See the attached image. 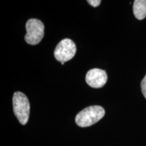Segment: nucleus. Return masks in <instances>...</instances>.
<instances>
[{
  "label": "nucleus",
  "mask_w": 146,
  "mask_h": 146,
  "mask_svg": "<svg viewBox=\"0 0 146 146\" xmlns=\"http://www.w3.org/2000/svg\"><path fill=\"white\" fill-rule=\"evenodd\" d=\"M27 34L25 41L29 44L34 45L40 43L44 36V25L38 19L29 20L26 25Z\"/></svg>",
  "instance_id": "3"
},
{
  "label": "nucleus",
  "mask_w": 146,
  "mask_h": 146,
  "mask_svg": "<svg viewBox=\"0 0 146 146\" xmlns=\"http://www.w3.org/2000/svg\"><path fill=\"white\" fill-rule=\"evenodd\" d=\"M133 13L138 20H143L146 17V0L134 1Z\"/></svg>",
  "instance_id": "6"
},
{
  "label": "nucleus",
  "mask_w": 146,
  "mask_h": 146,
  "mask_svg": "<svg viewBox=\"0 0 146 146\" xmlns=\"http://www.w3.org/2000/svg\"><path fill=\"white\" fill-rule=\"evenodd\" d=\"M108 80L106 71L99 68H94L88 71L86 74V82L93 88H100L104 86Z\"/></svg>",
  "instance_id": "5"
},
{
  "label": "nucleus",
  "mask_w": 146,
  "mask_h": 146,
  "mask_svg": "<svg viewBox=\"0 0 146 146\" xmlns=\"http://www.w3.org/2000/svg\"><path fill=\"white\" fill-rule=\"evenodd\" d=\"M76 51L75 43L72 40L65 39L62 40L57 45L54 51V56L61 63L66 62L72 59Z\"/></svg>",
  "instance_id": "4"
},
{
  "label": "nucleus",
  "mask_w": 146,
  "mask_h": 146,
  "mask_svg": "<svg viewBox=\"0 0 146 146\" xmlns=\"http://www.w3.org/2000/svg\"><path fill=\"white\" fill-rule=\"evenodd\" d=\"M13 109L16 118L22 125H26L30 114V103L27 97L17 91L13 96Z\"/></svg>",
  "instance_id": "2"
},
{
  "label": "nucleus",
  "mask_w": 146,
  "mask_h": 146,
  "mask_svg": "<svg viewBox=\"0 0 146 146\" xmlns=\"http://www.w3.org/2000/svg\"><path fill=\"white\" fill-rule=\"evenodd\" d=\"M61 64H62V65H64V62H62Z\"/></svg>",
  "instance_id": "9"
},
{
  "label": "nucleus",
  "mask_w": 146,
  "mask_h": 146,
  "mask_svg": "<svg viewBox=\"0 0 146 146\" xmlns=\"http://www.w3.org/2000/svg\"><path fill=\"white\" fill-rule=\"evenodd\" d=\"M105 115V110L100 106L87 107L76 115L75 122L81 127H87L94 125Z\"/></svg>",
  "instance_id": "1"
},
{
  "label": "nucleus",
  "mask_w": 146,
  "mask_h": 146,
  "mask_svg": "<svg viewBox=\"0 0 146 146\" xmlns=\"http://www.w3.org/2000/svg\"><path fill=\"white\" fill-rule=\"evenodd\" d=\"M87 2L91 5H92L93 7H98L101 3V1L100 0H89V1H87Z\"/></svg>",
  "instance_id": "8"
},
{
  "label": "nucleus",
  "mask_w": 146,
  "mask_h": 146,
  "mask_svg": "<svg viewBox=\"0 0 146 146\" xmlns=\"http://www.w3.org/2000/svg\"><path fill=\"white\" fill-rule=\"evenodd\" d=\"M141 87L142 94H143V96L146 98V75L143 78V80H142L141 83Z\"/></svg>",
  "instance_id": "7"
}]
</instances>
